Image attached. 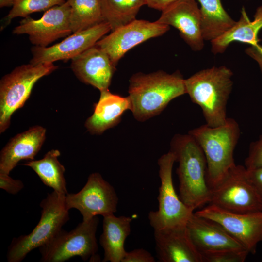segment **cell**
Returning a JSON list of instances; mask_svg holds the SVG:
<instances>
[{"label": "cell", "mask_w": 262, "mask_h": 262, "mask_svg": "<svg viewBox=\"0 0 262 262\" xmlns=\"http://www.w3.org/2000/svg\"><path fill=\"white\" fill-rule=\"evenodd\" d=\"M15 0H0V7L13 6Z\"/></svg>", "instance_id": "cell-35"}, {"label": "cell", "mask_w": 262, "mask_h": 262, "mask_svg": "<svg viewBox=\"0 0 262 262\" xmlns=\"http://www.w3.org/2000/svg\"><path fill=\"white\" fill-rule=\"evenodd\" d=\"M157 257L161 262H203L193 244L186 226L155 230Z\"/></svg>", "instance_id": "cell-18"}, {"label": "cell", "mask_w": 262, "mask_h": 262, "mask_svg": "<svg viewBox=\"0 0 262 262\" xmlns=\"http://www.w3.org/2000/svg\"><path fill=\"white\" fill-rule=\"evenodd\" d=\"M262 28V5L259 6L251 21L246 9L243 7L238 21L220 36L211 41L212 52L214 54L223 53L233 42H240L252 45L258 44V34Z\"/></svg>", "instance_id": "cell-22"}, {"label": "cell", "mask_w": 262, "mask_h": 262, "mask_svg": "<svg viewBox=\"0 0 262 262\" xmlns=\"http://www.w3.org/2000/svg\"><path fill=\"white\" fill-rule=\"evenodd\" d=\"M186 227L193 244L202 257L227 250L247 251L219 224L195 213L189 218Z\"/></svg>", "instance_id": "cell-15"}, {"label": "cell", "mask_w": 262, "mask_h": 262, "mask_svg": "<svg viewBox=\"0 0 262 262\" xmlns=\"http://www.w3.org/2000/svg\"><path fill=\"white\" fill-rule=\"evenodd\" d=\"M170 151L179 163L176 173L179 180V197L195 210L210 201V188L206 180L207 162L198 144L189 134L174 135Z\"/></svg>", "instance_id": "cell-2"}, {"label": "cell", "mask_w": 262, "mask_h": 262, "mask_svg": "<svg viewBox=\"0 0 262 262\" xmlns=\"http://www.w3.org/2000/svg\"><path fill=\"white\" fill-rule=\"evenodd\" d=\"M72 33L86 30L103 21L101 0H67Z\"/></svg>", "instance_id": "cell-26"}, {"label": "cell", "mask_w": 262, "mask_h": 262, "mask_svg": "<svg viewBox=\"0 0 262 262\" xmlns=\"http://www.w3.org/2000/svg\"><path fill=\"white\" fill-rule=\"evenodd\" d=\"M195 213L219 224L249 253H255L258 244L262 242V211L234 213L208 204Z\"/></svg>", "instance_id": "cell-11"}, {"label": "cell", "mask_w": 262, "mask_h": 262, "mask_svg": "<svg viewBox=\"0 0 262 262\" xmlns=\"http://www.w3.org/2000/svg\"><path fill=\"white\" fill-rule=\"evenodd\" d=\"M46 129L32 127L11 138L0 154V173L9 175L21 160H33L46 138Z\"/></svg>", "instance_id": "cell-19"}, {"label": "cell", "mask_w": 262, "mask_h": 262, "mask_svg": "<svg viewBox=\"0 0 262 262\" xmlns=\"http://www.w3.org/2000/svg\"><path fill=\"white\" fill-rule=\"evenodd\" d=\"M169 28L157 21L135 19L103 36L96 45L108 54L116 66L130 49L148 39L162 35Z\"/></svg>", "instance_id": "cell-13"}, {"label": "cell", "mask_w": 262, "mask_h": 262, "mask_svg": "<svg viewBox=\"0 0 262 262\" xmlns=\"http://www.w3.org/2000/svg\"><path fill=\"white\" fill-rule=\"evenodd\" d=\"M118 198L114 187L98 173L91 174L83 188L78 193H67V208L78 210L83 221L100 215L103 217L116 212Z\"/></svg>", "instance_id": "cell-10"}, {"label": "cell", "mask_w": 262, "mask_h": 262, "mask_svg": "<svg viewBox=\"0 0 262 262\" xmlns=\"http://www.w3.org/2000/svg\"></svg>", "instance_id": "cell-36"}, {"label": "cell", "mask_w": 262, "mask_h": 262, "mask_svg": "<svg viewBox=\"0 0 262 262\" xmlns=\"http://www.w3.org/2000/svg\"><path fill=\"white\" fill-rule=\"evenodd\" d=\"M261 262H262V260Z\"/></svg>", "instance_id": "cell-37"}, {"label": "cell", "mask_w": 262, "mask_h": 262, "mask_svg": "<svg viewBox=\"0 0 262 262\" xmlns=\"http://www.w3.org/2000/svg\"><path fill=\"white\" fill-rule=\"evenodd\" d=\"M245 52L258 64L262 73V46L257 44L247 48Z\"/></svg>", "instance_id": "cell-33"}, {"label": "cell", "mask_w": 262, "mask_h": 262, "mask_svg": "<svg viewBox=\"0 0 262 262\" xmlns=\"http://www.w3.org/2000/svg\"><path fill=\"white\" fill-rule=\"evenodd\" d=\"M200 146L207 162L206 180L210 188L218 183L236 164L234 151L241 135L238 123L228 118L220 126L207 124L188 131Z\"/></svg>", "instance_id": "cell-4"}, {"label": "cell", "mask_w": 262, "mask_h": 262, "mask_svg": "<svg viewBox=\"0 0 262 262\" xmlns=\"http://www.w3.org/2000/svg\"><path fill=\"white\" fill-rule=\"evenodd\" d=\"M129 82L130 110L141 122L158 115L171 100L186 94L185 79L179 71L172 74L162 70L136 73Z\"/></svg>", "instance_id": "cell-1"}, {"label": "cell", "mask_w": 262, "mask_h": 262, "mask_svg": "<svg viewBox=\"0 0 262 262\" xmlns=\"http://www.w3.org/2000/svg\"><path fill=\"white\" fill-rule=\"evenodd\" d=\"M247 170L262 167V131L257 140L250 143L248 155L245 160Z\"/></svg>", "instance_id": "cell-29"}, {"label": "cell", "mask_w": 262, "mask_h": 262, "mask_svg": "<svg viewBox=\"0 0 262 262\" xmlns=\"http://www.w3.org/2000/svg\"><path fill=\"white\" fill-rule=\"evenodd\" d=\"M233 72L225 66L199 71L185 79L186 94L202 111L206 124L216 127L227 120V105L233 82Z\"/></svg>", "instance_id": "cell-3"}, {"label": "cell", "mask_w": 262, "mask_h": 262, "mask_svg": "<svg viewBox=\"0 0 262 262\" xmlns=\"http://www.w3.org/2000/svg\"><path fill=\"white\" fill-rule=\"evenodd\" d=\"M24 187V184L19 180H15L9 175L0 173V188L7 193L16 195Z\"/></svg>", "instance_id": "cell-30"}, {"label": "cell", "mask_w": 262, "mask_h": 262, "mask_svg": "<svg viewBox=\"0 0 262 262\" xmlns=\"http://www.w3.org/2000/svg\"><path fill=\"white\" fill-rule=\"evenodd\" d=\"M246 170L250 182L262 200V167Z\"/></svg>", "instance_id": "cell-32"}, {"label": "cell", "mask_w": 262, "mask_h": 262, "mask_svg": "<svg viewBox=\"0 0 262 262\" xmlns=\"http://www.w3.org/2000/svg\"><path fill=\"white\" fill-rule=\"evenodd\" d=\"M53 63L24 64L4 75L0 81V132L9 127L12 114L29 98L36 82L57 68Z\"/></svg>", "instance_id": "cell-6"}, {"label": "cell", "mask_w": 262, "mask_h": 262, "mask_svg": "<svg viewBox=\"0 0 262 262\" xmlns=\"http://www.w3.org/2000/svg\"><path fill=\"white\" fill-rule=\"evenodd\" d=\"M249 253L247 251L227 250L202 256L203 262H243Z\"/></svg>", "instance_id": "cell-28"}, {"label": "cell", "mask_w": 262, "mask_h": 262, "mask_svg": "<svg viewBox=\"0 0 262 262\" xmlns=\"http://www.w3.org/2000/svg\"><path fill=\"white\" fill-rule=\"evenodd\" d=\"M209 204L234 213L262 211V200L250 182L245 166L235 164L210 188Z\"/></svg>", "instance_id": "cell-9"}, {"label": "cell", "mask_w": 262, "mask_h": 262, "mask_svg": "<svg viewBox=\"0 0 262 262\" xmlns=\"http://www.w3.org/2000/svg\"><path fill=\"white\" fill-rule=\"evenodd\" d=\"M115 66L108 54L96 45L71 59V68L82 82L98 89H108Z\"/></svg>", "instance_id": "cell-17"}, {"label": "cell", "mask_w": 262, "mask_h": 262, "mask_svg": "<svg viewBox=\"0 0 262 262\" xmlns=\"http://www.w3.org/2000/svg\"><path fill=\"white\" fill-rule=\"evenodd\" d=\"M101 4L104 20L112 32L135 20L146 0H101Z\"/></svg>", "instance_id": "cell-25"}, {"label": "cell", "mask_w": 262, "mask_h": 262, "mask_svg": "<svg viewBox=\"0 0 262 262\" xmlns=\"http://www.w3.org/2000/svg\"><path fill=\"white\" fill-rule=\"evenodd\" d=\"M60 154L58 150L52 149L42 159L29 160L23 165L31 167L45 185L59 194L66 195L68 192L64 176L65 168L58 159Z\"/></svg>", "instance_id": "cell-24"}, {"label": "cell", "mask_w": 262, "mask_h": 262, "mask_svg": "<svg viewBox=\"0 0 262 262\" xmlns=\"http://www.w3.org/2000/svg\"><path fill=\"white\" fill-rule=\"evenodd\" d=\"M162 12L157 22L178 30L181 37L193 50L202 49L204 40L200 8L196 0H178Z\"/></svg>", "instance_id": "cell-16"}, {"label": "cell", "mask_w": 262, "mask_h": 262, "mask_svg": "<svg viewBox=\"0 0 262 262\" xmlns=\"http://www.w3.org/2000/svg\"><path fill=\"white\" fill-rule=\"evenodd\" d=\"M131 110L129 97L111 93L108 89L100 91V98L95 104L94 112L85 123L88 131L100 134L120 122L124 112Z\"/></svg>", "instance_id": "cell-20"}, {"label": "cell", "mask_w": 262, "mask_h": 262, "mask_svg": "<svg viewBox=\"0 0 262 262\" xmlns=\"http://www.w3.org/2000/svg\"><path fill=\"white\" fill-rule=\"evenodd\" d=\"M99 223L97 216L83 221L70 231L61 229L49 242L39 248L40 261L63 262L79 256L83 261L99 260L96 231Z\"/></svg>", "instance_id": "cell-7"}, {"label": "cell", "mask_w": 262, "mask_h": 262, "mask_svg": "<svg viewBox=\"0 0 262 262\" xmlns=\"http://www.w3.org/2000/svg\"><path fill=\"white\" fill-rule=\"evenodd\" d=\"M175 162V156L170 150L162 155L158 160L161 180L157 197L158 209L150 212L148 216L154 230L186 226L194 213V210L180 200L174 189L172 169Z\"/></svg>", "instance_id": "cell-8"}, {"label": "cell", "mask_w": 262, "mask_h": 262, "mask_svg": "<svg viewBox=\"0 0 262 262\" xmlns=\"http://www.w3.org/2000/svg\"><path fill=\"white\" fill-rule=\"evenodd\" d=\"M70 11V6L66 1L45 11L38 19H34L29 16L25 17L14 29L13 33L26 34L33 44L46 47L56 40L72 33Z\"/></svg>", "instance_id": "cell-12"}, {"label": "cell", "mask_w": 262, "mask_h": 262, "mask_svg": "<svg viewBox=\"0 0 262 262\" xmlns=\"http://www.w3.org/2000/svg\"><path fill=\"white\" fill-rule=\"evenodd\" d=\"M200 4L201 28L204 40L212 41L236 23L223 7L221 0H197Z\"/></svg>", "instance_id": "cell-23"}, {"label": "cell", "mask_w": 262, "mask_h": 262, "mask_svg": "<svg viewBox=\"0 0 262 262\" xmlns=\"http://www.w3.org/2000/svg\"><path fill=\"white\" fill-rule=\"evenodd\" d=\"M155 260L150 253L143 248L136 249L126 252L121 262H155Z\"/></svg>", "instance_id": "cell-31"}, {"label": "cell", "mask_w": 262, "mask_h": 262, "mask_svg": "<svg viewBox=\"0 0 262 262\" xmlns=\"http://www.w3.org/2000/svg\"><path fill=\"white\" fill-rule=\"evenodd\" d=\"M66 2V0H15L11 10L5 17V25L16 17L25 18L34 12L46 11Z\"/></svg>", "instance_id": "cell-27"}, {"label": "cell", "mask_w": 262, "mask_h": 262, "mask_svg": "<svg viewBox=\"0 0 262 262\" xmlns=\"http://www.w3.org/2000/svg\"><path fill=\"white\" fill-rule=\"evenodd\" d=\"M110 31L109 24L103 21L86 30L72 33L61 42L51 46H35L32 49L33 58L30 63L37 65L72 59L96 45Z\"/></svg>", "instance_id": "cell-14"}, {"label": "cell", "mask_w": 262, "mask_h": 262, "mask_svg": "<svg viewBox=\"0 0 262 262\" xmlns=\"http://www.w3.org/2000/svg\"><path fill=\"white\" fill-rule=\"evenodd\" d=\"M66 196L53 191L40 202V220L29 234L14 238L8 247V262L22 261L32 250L49 242L69 220Z\"/></svg>", "instance_id": "cell-5"}, {"label": "cell", "mask_w": 262, "mask_h": 262, "mask_svg": "<svg viewBox=\"0 0 262 262\" xmlns=\"http://www.w3.org/2000/svg\"><path fill=\"white\" fill-rule=\"evenodd\" d=\"M178 0H146V4L149 7L163 11Z\"/></svg>", "instance_id": "cell-34"}, {"label": "cell", "mask_w": 262, "mask_h": 262, "mask_svg": "<svg viewBox=\"0 0 262 262\" xmlns=\"http://www.w3.org/2000/svg\"><path fill=\"white\" fill-rule=\"evenodd\" d=\"M131 217H116L114 214L103 217L100 243L104 250L103 262H121L126 251L124 243L131 233Z\"/></svg>", "instance_id": "cell-21"}]
</instances>
